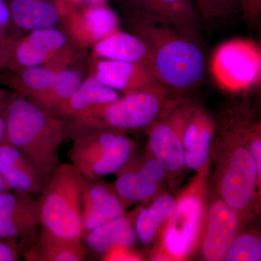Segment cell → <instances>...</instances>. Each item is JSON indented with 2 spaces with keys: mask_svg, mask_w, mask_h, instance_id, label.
Wrapping results in <instances>:
<instances>
[{
  "mask_svg": "<svg viewBox=\"0 0 261 261\" xmlns=\"http://www.w3.org/2000/svg\"><path fill=\"white\" fill-rule=\"evenodd\" d=\"M130 23L132 33L149 46L150 71L160 83L179 95L202 83L207 62L201 39L154 23L133 12Z\"/></svg>",
  "mask_w": 261,
  "mask_h": 261,
  "instance_id": "cell-1",
  "label": "cell"
},
{
  "mask_svg": "<svg viewBox=\"0 0 261 261\" xmlns=\"http://www.w3.org/2000/svg\"><path fill=\"white\" fill-rule=\"evenodd\" d=\"M216 126L214 146L215 179L219 197L240 216L253 206L261 178L245 140L252 118L247 111H233Z\"/></svg>",
  "mask_w": 261,
  "mask_h": 261,
  "instance_id": "cell-2",
  "label": "cell"
},
{
  "mask_svg": "<svg viewBox=\"0 0 261 261\" xmlns=\"http://www.w3.org/2000/svg\"><path fill=\"white\" fill-rule=\"evenodd\" d=\"M5 142L18 149L47 179L60 164L65 124L25 97L5 101Z\"/></svg>",
  "mask_w": 261,
  "mask_h": 261,
  "instance_id": "cell-3",
  "label": "cell"
},
{
  "mask_svg": "<svg viewBox=\"0 0 261 261\" xmlns=\"http://www.w3.org/2000/svg\"><path fill=\"white\" fill-rule=\"evenodd\" d=\"M210 165L197 172L176 199L174 211L161 229L155 260H185L200 246L207 214Z\"/></svg>",
  "mask_w": 261,
  "mask_h": 261,
  "instance_id": "cell-4",
  "label": "cell"
},
{
  "mask_svg": "<svg viewBox=\"0 0 261 261\" xmlns=\"http://www.w3.org/2000/svg\"><path fill=\"white\" fill-rule=\"evenodd\" d=\"M178 96L168 89L136 92L94 106L70 119L73 137L91 130L148 129Z\"/></svg>",
  "mask_w": 261,
  "mask_h": 261,
  "instance_id": "cell-5",
  "label": "cell"
},
{
  "mask_svg": "<svg viewBox=\"0 0 261 261\" xmlns=\"http://www.w3.org/2000/svg\"><path fill=\"white\" fill-rule=\"evenodd\" d=\"M84 177L72 163H60L48 176L38 199L41 226L72 240L83 238Z\"/></svg>",
  "mask_w": 261,
  "mask_h": 261,
  "instance_id": "cell-6",
  "label": "cell"
},
{
  "mask_svg": "<svg viewBox=\"0 0 261 261\" xmlns=\"http://www.w3.org/2000/svg\"><path fill=\"white\" fill-rule=\"evenodd\" d=\"M135 145L125 132L91 130L75 136L69 157L84 178L117 174L133 157Z\"/></svg>",
  "mask_w": 261,
  "mask_h": 261,
  "instance_id": "cell-7",
  "label": "cell"
},
{
  "mask_svg": "<svg viewBox=\"0 0 261 261\" xmlns=\"http://www.w3.org/2000/svg\"><path fill=\"white\" fill-rule=\"evenodd\" d=\"M215 82L223 90L246 92L261 82V49L250 39H233L214 51L210 65Z\"/></svg>",
  "mask_w": 261,
  "mask_h": 261,
  "instance_id": "cell-8",
  "label": "cell"
},
{
  "mask_svg": "<svg viewBox=\"0 0 261 261\" xmlns=\"http://www.w3.org/2000/svg\"><path fill=\"white\" fill-rule=\"evenodd\" d=\"M195 106L183 95L179 96L148 128L149 150L167 174L177 175L186 168L184 132Z\"/></svg>",
  "mask_w": 261,
  "mask_h": 261,
  "instance_id": "cell-9",
  "label": "cell"
},
{
  "mask_svg": "<svg viewBox=\"0 0 261 261\" xmlns=\"http://www.w3.org/2000/svg\"><path fill=\"white\" fill-rule=\"evenodd\" d=\"M41 226L39 200L24 192L0 193V239L14 244L23 253L34 243Z\"/></svg>",
  "mask_w": 261,
  "mask_h": 261,
  "instance_id": "cell-10",
  "label": "cell"
},
{
  "mask_svg": "<svg viewBox=\"0 0 261 261\" xmlns=\"http://www.w3.org/2000/svg\"><path fill=\"white\" fill-rule=\"evenodd\" d=\"M133 13L202 40L205 23L194 0H128Z\"/></svg>",
  "mask_w": 261,
  "mask_h": 261,
  "instance_id": "cell-11",
  "label": "cell"
},
{
  "mask_svg": "<svg viewBox=\"0 0 261 261\" xmlns=\"http://www.w3.org/2000/svg\"><path fill=\"white\" fill-rule=\"evenodd\" d=\"M67 37L56 28L32 31L24 39L13 44H3V67L15 70L40 66L65 47Z\"/></svg>",
  "mask_w": 261,
  "mask_h": 261,
  "instance_id": "cell-12",
  "label": "cell"
},
{
  "mask_svg": "<svg viewBox=\"0 0 261 261\" xmlns=\"http://www.w3.org/2000/svg\"><path fill=\"white\" fill-rule=\"evenodd\" d=\"M241 216L221 197L207 207L205 228L200 243L206 260H224L226 251L238 234Z\"/></svg>",
  "mask_w": 261,
  "mask_h": 261,
  "instance_id": "cell-13",
  "label": "cell"
},
{
  "mask_svg": "<svg viewBox=\"0 0 261 261\" xmlns=\"http://www.w3.org/2000/svg\"><path fill=\"white\" fill-rule=\"evenodd\" d=\"M128 206L118 195L113 185L106 183L101 178H84L83 237L94 228L124 214Z\"/></svg>",
  "mask_w": 261,
  "mask_h": 261,
  "instance_id": "cell-14",
  "label": "cell"
},
{
  "mask_svg": "<svg viewBox=\"0 0 261 261\" xmlns=\"http://www.w3.org/2000/svg\"><path fill=\"white\" fill-rule=\"evenodd\" d=\"M94 75L105 85L124 95L168 89L147 68L128 62L100 59L96 63Z\"/></svg>",
  "mask_w": 261,
  "mask_h": 261,
  "instance_id": "cell-15",
  "label": "cell"
},
{
  "mask_svg": "<svg viewBox=\"0 0 261 261\" xmlns=\"http://www.w3.org/2000/svg\"><path fill=\"white\" fill-rule=\"evenodd\" d=\"M216 128L212 115L205 108L196 105L184 132L186 167L200 172L211 164Z\"/></svg>",
  "mask_w": 261,
  "mask_h": 261,
  "instance_id": "cell-16",
  "label": "cell"
},
{
  "mask_svg": "<svg viewBox=\"0 0 261 261\" xmlns=\"http://www.w3.org/2000/svg\"><path fill=\"white\" fill-rule=\"evenodd\" d=\"M0 175L10 190L39 195L46 178L18 149L8 142L0 144Z\"/></svg>",
  "mask_w": 261,
  "mask_h": 261,
  "instance_id": "cell-17",
  "label": "cell"
},
{
  "mask_svg": "<svg viewBox=\"0 0 261 261\" xmlns=\"http://www.w3.org/2000/svg\"><path fill=\"white\" fill-rule=\"evenodd\" d=\"M94 53V56L102 59L141 65L150 71L151 53L149 46L134 33L129 34L118 29L96 42Z\"/></svg>",
  "mask_w": 261,
  "mask_h": 261,
  "instance_id": "cell-18",
  "label": "cell"
},
{
  "mask_svg": "<svg viewBox=\"0 0 261 261\" xmlns=\"http://www.w3.org/2000/svg\"><path fill=\"white\" fill-rule=\"evenodd\" d=\"M139 210L122 215L86 233L82 238L87 250L100 255L117 246H135L137 234L135 219Z\"/></svg>",
  "mask_w": 261,
  "mask_h": 261,
  "instance_id": "cell-19",
  "label": "cell"
},
{
  "mask_svg": "<svg viewBox=\"0 0 261 261\" xmlns=\"http://www.w3.org/2000/svg\"><path fill=\"white\" fill-rule=\"evenodd\" d=\"M87 252L82 240L61 238L42 228L37 247H32L25 253L31 260L83 261Z\"/></svg>",
  "mask_w": 261,
  "mask_h": 261,
  "instance_id": "cell-20",
  "label": "cell"
},
{
  "mask_svg": "<svg viewBox=\"0 0 261 261\" xmlns=\"http://www.w3.org/2000/svg\"><path fill=\"white\" fill-rule=\"evenodd\" d=\"M120 97L118 91L110 88L92 75L82 82L73 95L57 111L56 116L71 119L89 108L114 102Z\"/></svg>",
  "mask_w": 261,
  "mask_h": 261,
  "instance_id": "cell-21",
  "label": "cell"
},
{
  "mask_svg": "<svg viewBox=\"0 0 261 261\" xmlns=\"http://www.w3.org/2000/svg\"><path fill=\"white\" fill-rule=\"evenodd\" d=\"M162 185L147 176L132 159L117 173L113 184L118 195L128 205L152 200L159 193Z\"/></svg>",
  "mask_w": 261,
  "mask_h": 261,
  "instance_id": "cell-22",
  "label": "cell"
},
{
  "mask_svg": "<svg viewBox=\"0 0 261 261\" xmlns=\"http://www.w3.org/2000/svg\"><path fill=\"white\" fill-rule=\"evenodd\" d=\"M176 199L170 194L158 196L147 207L139 210L135 219L137 238L144 245L153 243L174 211Z\"/></svg>",
  "mask_w": 261,
  "mask_h": 261,
  "instance_id": "cell-23",
  "label": "cell"
},
{
  "mask_svg": "<svg viewBox=\"0 0 261 261\" xmlns=\"http://www.w3.org/2000/svg\"><path fill=\"white\" fill-rule=\"evenodd\" d=\"M10 15L15 25L25 30L53 28L59 20V12L46 0H13Z\"/></svg>",
  "mask_w": 261,
  "mask_h": 261,
  "instance_id": "cell-24",
  "label": "cell"
},
{
  "mask_svg": "<svg viewBox=\"0 0 261 261\" xmlns=\"http://www.w3.org/2000/svg\"><path fill=\"white\" fill-rule=\"evenodd\" d=\"M56 70L36 66L18 70L13 81L15 88L41 106L50 89Z\"/></svg>",
  "mask_w": 261,
  "mask_h": 261,
  "instance_id": "cell-25",
  "label": "cell"
},
{
  "mask_svg": "<svg viewBox=\"0 0 261 261\" xmlns=\"http://www.w3.org/2000/svg\"><path fill=\"white\" fill-rule=\"evenodd\" d=\"M82 82L80 75L75 70H56L50 89L41 107L56 115L59 108L80 87Z\"/></svg>",
  "mask_w": 261,
  "mask_h": 261,
  "instance_id": "cell-26",
  "label": "cell"
},
{
  "mask_svg": "<svg viewBox=\"0 0 261 261\" xmlns=\"http://www.w3.org/2000/svg\"><path fill=\"white\" fill-rule=\"evenodd\" d=\"M119 25V19L112 10L104 5L89 8L83 19L84 34L89 40L94 43L116 32Z\"/></svg>",
  "mask_w": 261,
  "mask_h": 261,
  "instance_id": "cell-27",
  "label": "cell"
},
{
  "mask_svg": "<svg viewBox=\"0 0 261 261\" xmlns=\"http://www.w3.org/2000/svg\"><path fill=\"white\" fill-rule=\"evenodd\" d=\"M227 261L261 260V242L257 235L245 233L237 235L224 257Z\"/></svg>",
  "mask_w": 261,
  "mask_h": 261,
  "instance_id": "cell-28",
  "label": "cell"
},
{
  "mask_svg": "<svg viewBox=\"0 0 261 261\" xmlns=\"http://www.w3.org/2000/svg\"><path fill=\"white\" fill-rule=\"evenodd\" d=\"M204 22L228 19L240 13V0H194Z\"/></svg>",
  "mask_w": 261,
  "mask_h": 261,
  "instance_id": "cell-29",
  "label": "cell"
},
{
  "mask_svg": "<svg viewBox=\"0 0 261 261\" xmlns=\"http://www.w3.org/2000/svg\"><path fill=\"white\" fill-rule=\"evenodd\" d=\"M240 13L249 25L257 27L260 22L261 0H240Z\"/></svg>",
  "mask_w": 261,
  "mask_h": 261,
  "instance_id": "cell-30",
  "label": "cell"
},
{
  "mask_svg": "<svg viewBox=\"0 0 261 261\" xmlns=\"http://www.w3.org/2000/svg\"><path fill=\"white\" fill-rule=\"evenodd\" d=\"M133 247L117 246L103 254V260H140V257L132 250Z\"/></svg>",
  "mask_w": 261,
  "mask_h": 261,
  "instance_id": "cell-31",
  "label": "cell"
},
{
  "mask_svg": "<svg viewBox=\"0 0 261 261\" xmlns=\"http://www.w3.org/2000/svg\"><path fill=\"white\" fill-rule=\"evenodd\" d=\"M22 252L14 244L0 239V261H16L20 259Z\"/></svg>",
  "mask_w": 261,
  "mask_h": 261,
  "instance_id": "cell-32",
  "label": "cell"
},
{
  "mask_svg": "<svg viewBox=\"0 0 261 261\" xmlns=\"http://www.w3.org/2000/svg\"><path fill=\"white\" fill-rule=\"evenodd\" d=\"M10 17V10L8 5L4 0H0V42L4 41L3 37L9 25Z\"/></svg>",
  "mask_w": 261,
  "mask_h": 261,
  "instance_id": "cell-33",
  "label": "cell"
},
{
  "mask_svg": "<svg viewBox=\"0 0 261 261\" xmlns=\"http://www.w3.org/2000/svg\"><path fill=\"white\" fill-rule=\"evenodd\" d=\"M5 101L0 98V144L5 141Z\"/></svg>",
  "mask_w": 261,
  "mask_h": 261,
  "instance_id": "cell-34",
  "label": "cell"
},
{
  "mask_svg": "<svg viewBox=\"0 0 261 261\" xmlns=\"http://www.w3.org/2000/svg\"><path fill=\"white\" fill-rule=\"evenodd\" d=\"M9 190H10L9 187L8 186L6 182L5 181V180L0 175V193L3 192L9 191Z\"/></svg>",
  "mask_w": 261,
  "mask_h": 261,
  "instance_id": "cell-35",
  "label": "cell"
},
{
  "mask_svg": "<svg viewBox=\"0 0 261 261\" xmlns=\"http://www.w3.org/2000/svg\"><path fill=\"white\" fill-rule=\"evenodd\" d=\"M4 42V41H3ZM3 42H0V68L3 67Z\"/></svg>",
  "mask_w": 261,
  "mask_h": 261,
  "instance_id": "cell-36",
  "label": "cell"
},
{
  "mask_svg": "<svg viewBox=\"0 0 261 261\" xmlns=\"http://www.w3.org/2000/svg\"><path fill=\"white\" fill-rule=\"evenodd\" d=\"M90 2H93V3H102V2L105 1V0H89Z\"/></svg>",
  "mask_w": 261,
  "mask_h": 261,
  "instance_id": "cell-37",
  "label": "cell"
}]
</instances>
